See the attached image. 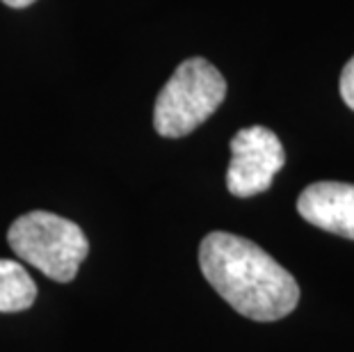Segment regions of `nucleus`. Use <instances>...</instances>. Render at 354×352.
I'll return each instance as SVG.
<instances>
[{
  "mask_svg": "<svg viewBox=\"0 0 354 352\" xmlns=\"http://www.w3.org/2000/svg\"><path fill=\"white\" fill-rule=\"evenodd\" d=\"M199 266L217 295L245 318L272 323L299 304L295 277L243 236L208 234L199 245Z\"/></svg>",
  "mask_w": 354,
  "mask_h": 352,
  "instance_id": "obj_1",
  "label": "nucleus"
},
{
  "mask_svg": "<svg viewBox=\"0 0 354 352\" xmlns=\"http://www.w3.org/2000/svg\"><path fill=\"white\" fill-rule=\"evenodd\" d=\"M227 99V80L206 57L176 66L156 99L153 129L162 138H185L197 131Z\"/></svg>",
  "mask_w": 354,
  "mask_h": 352,
  "instance_id": "obj_2",
  "label": "nucleus"
},
{
  "mask_svg": "<svg viewBox=\"0 0 354 352\" xmlns=\"http://www.w3.org/2000/svg\"><path fill=\"white\" fill-rule=\"evenodd\" d=\"M12 252L53 281H73L89 254V241L76 222L48 211L17 217L7 231Z\"/></svg>",
  "mask_w": 354,
  "mask_h": 352,
  "instance_id": "obj_3",
  "label": "nucleus"
},
{
  "mask_svg": "<svg viewBox=\"0 0 354 352\" xmlns=\"http://www.w3.org/2000/svg\"><path fill=\"white\" fill-rule=\"evenodd\" d=\"M286 163L281 140L266 126H250L231 140V163L227 188L233 197L247 199L270 190L274 176Z\"/></svg>",
  "mask_w": 354,
  "mask_h": 352,
  "instance_id": "obj_4",
  "label": "nucleus"
},
{
  "mask_svg": "<svg viewBox=\"0 0 354 352\" xmlns=\"http://www.w3.org/2000/svg\"><path fill=\"white\" fill-rule=\"evenodd\" d=\"M297 213L313 227L354 241V183H311L299 194Z\"/></svg>",
  "mask_w": 354,
  "mask_h": 352,
  "instance_id": "obj_5",
  "label": "nucleus"
},
{
  "mask_svg": "<svg viewBox=\"0 0 354 352\" xmlns=\"http://www.w3.org/2000/svg\"><path fill=\"white\" fill-rule=\"evenodd\" d=\"M37 299V284L19 261L0 259V313L26 311Z\"/></svg>",
  "mask_w": 354,
  "mask_h": 352,
  "instance_id": "obj_6",
  "label": "nucleus"
},
{
  "mask_svg": "<svg viewBox=\"0 0 354 352\" xmlns=\"http://www.w3.org/2000/svg\"><path fill=\"white\" fill-rule=\"evenodd\" d=\"M338 87H341V96H343L345 106H348L350 110H354V57L343 66Z\"/></svg>",
  "mask_w": 354,
  "mask_h": 352,
  "instance_id": "obj_7",
  "label": "nucleus"
},
{
  "mask_svg": "<svg viewBox=\"0 0 354 352\" xmlns=\"http://www.w3.org/2000/svg\"><path fill=\"white\" fill-rule=\"evenodd\" d=\"M3 3L7 7H14V10H21V7H28V5H32L35 0H3Z\"/></svg>",
  "mask_w": 354,
  "mask_h": 352,
  "instance_id": "obj_8",
  "label": "nucleus"
}]
</instances>
